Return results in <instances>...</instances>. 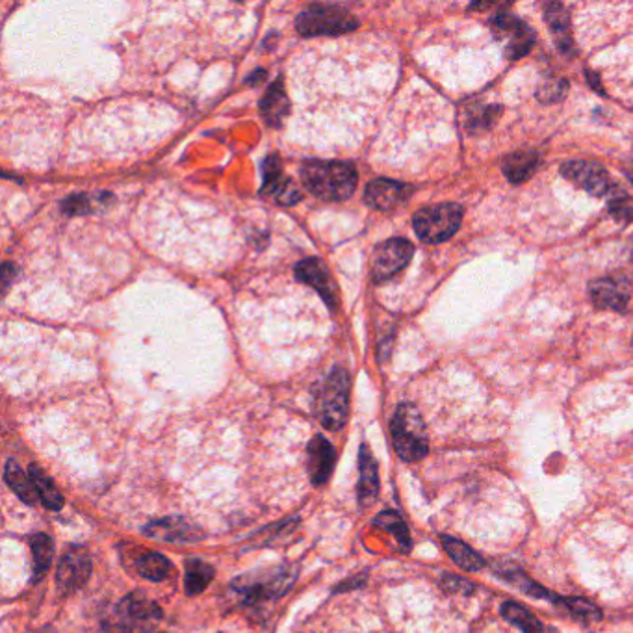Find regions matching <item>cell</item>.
<instances>
[{
  "label": "cell",
  "mask_w": 633,
  "mask_h": 633,
  "mask_svg": "<svg viewBox=\"0 0 633 633\" xmlns=\"http://www.w3.org/2000/svg\"><path fill=\"white\" fill-rule=\"evenodd\" d=\"M28 474H30L36 489H37V494H39L43 505L47 509H52V511H60L64 507V496L60 491L56 489L52 480L45 472H41L36 465L30 467Z\"/></svg>",
  "instance_id": "f546056e"
},
{
  "label": "cell",
  "mask_w": 633,
  "mask_h": 633,
  "mask_svg": "<svg viewBox=\"0 0 633 633\" xmlns=\"http://www.w3.org/2000/svg\"><path fill=\"white\" fill-rule=\"evenodd\" d=\"M359 26V21L342 6L312 5L305 8L298 19L296 28L301 36H336L352 32Z\"/></svg>",
  "instance_id": "8992f818"
},
{
  "label": "cell",
  "mask_w": 633,
  "mask_h": 633,
  "mask_svg": "<svg viewBox=\"0 0 633 633\" xmlns=\"http://www.w3.org/2000/svg\"><path fill=\"white\" fill-rule=\"evenodd\" d=\"M5 481L8 483V487L25 501L34 505L39 500L37 489L30 478V474H26L21 465L17 463L16 459H10L6 467H5Z\"/></svg>",
  "instance_id": "603a6c76"
},
{
  "label": "cell",
  "mask_w": 633,
  "mask_h": 633,
  "mask_svg": "<svg viewBox=\"0 0 633 633\" xmlns=\"http://www.w3.org/2000/svg\"><path fill=\"white\" fill-rule=\"evenodd\" d=\"M91 575V555L84 546L71 548L58 564L56 586L58 593L68 596L86 586Z\"/></svg>",
  "instance_id": "9c48e42d"
},
{
  "label": "cell",
  "mask_w": 633,
  "mask_h": 633,
  "mask_svg": "<svg viewBox=\"0 0 633 633\" xmlns=\"http://www.w3.org/2000/svg\"><path fill=\"white\" fill-rule=\"evenodd\" d=\"M440 586L444 591L449 593H460V595H472L474 593V584H470L469 580L460 578V575L455 574H444Z\"/></svg>",
  "instance_id": "e575fe53"
},
{
  "label": "cell",
  "mask_w": 633,
  "mask_h": 633,
  "mask_svg": "<svg viewBox=\"0 0 633 633\" xmlns=\"http://www.w3.org/2000/svg\"><path fill=\"white\" fill-rule=\"evenodd\" d=\"M609 212L620 223H629L633 219V201L618 186H613L609 194Z\"/></svg>",
  "instance_id": "1f68e13d"
},
{
  "label": "cell",
  "mask_w": 633,
  "mask_h": 633,
  "mask_svg": "<svg viewBox=\"0 0 633 633\" xmlns=\"http://www.w3.org/2000/svg\"><path fill=\"white\" fill-rule=\"evenodd\" d=\"M440 541H442V548L446 550V554L453 559V563L457 566H460L467 572H478L485 566L483 557L474 548H470L467 543L453 539L449 535H442Z\"/></svg>",
  "instance_id": "7402d4cb"
},
{
  "label": "cell",
  "mask_w": 633,
  "mask_h": 633,
  "mask_svg": "<svg viewBox=\"0 0 633 633\" xmlns=\"http://www.w3.org/2000/svg\"><path fill=\"white\" fill-rule=\"evenodd\" d=\"M298 580L296 566H275L269 570L251 572L242 575L235 584L233 591L242 596L246 604L275 600L284 593L290 591L294 582Z\"/></svg>",
  "instance_id": "5b68a950"
},
{
  "label": "cell",
  "mask_w": 633,
  "mask_h": 633,
  "mask_svg": "<svg viewBox=\"0 0 633 633\" xmlns=\"http://www.w3.org/2000/svg\"><path fill=\"white\" fill-rule=\"evenodd\" d=\"M492 30L494 36L505 43V54L509 60H521L532 50L535 41L532 28L507 12L494 16Z\"/></svg>",
  "instance_id": "ba28073f"
},
{
  "label": "cell",
  "mask_w": 633,
  "mask_h": 633,
  "mask_svg": "<svg viewBox=\"0 0 633 633\" xmlns=\"http://www.w3.org/2000/svg\"><path fill=\"white\" fill-rule=\"evenodd\" d=\"M288 110H290V100H288L286 91H284V84L279 79L268 88L266 95L260 100L262 120L269 127H279L282 123V120L286 118Z\"/></svg>",
  "instance_id": "d6986e66"
},
{
  "label": "cell",
  "mask_w": 633,
  "mask_h": 633,
  "mask_svg": "<svg viewBox=\"0 0 633 633\" xmlns=\"http://www.w3.org/2000/svg\"><path fill=\"white\" fill-rule=\"evenodd\" d=\"M374 526L388 532L403 552L411 550V533L397 511H383L374 518Z\"/></svg>",
  "instance_id": "cb8c5ba5"
},
{
  "label": "cell",
  "mask_w": 633,
  "mask_h": 633,
  "mask_svg": "<svg viewBox=\"0 0 633 633\" xmlns=\"http://www.w3.org/2000/svg\"><path fill=\"white\" fill-rule=\"evenodd\" d=\"M463 221V208L455 203H442L422 208L415 214V230L426 244H440L451 238Z\"/></svg>",
  "instance_id": "52a82bcc"
},
{
  "label": "cell",
  "mask_w": 633,
  "mask_h": 633,
  "mask_svg": "<svg viewBox=\"0 0 633 633\" xmlns=\"http://www.w3.org/2000/svg\"><path fill=\"white\" fill-rule=\"evenodd\" d=\"M62 210L69 216H79V214H86L91 210V199L88 195H71L68 199H64L62 203Z\"/></svg>",
  "instance_id": "d590c367"
},
{
  "label": "cell",
  "mask_w": 633,
  "mask_h": 633,
  "mask_svg": "<svg viewBox=\"0 0 633 633\" xmlns=\"http://www.w3.org/2000/svg\"><path fill=\"white\" fill-rule=\"evenodd\" d=\"M544 19L546 25L557 43V47L561 48V52L564 54H574V39H572V32H570V17L566 14V10L563 8V5L559 3H548L544 6Z\"/></svg>",
  "instance_id": "ffe728a7"
},
{
  "label": "cell",
  "mask_w": 633,
  "mask_h": 633,
  "mask_svg": "<svg viewBox=\"0 0 633 633\" xmlns=\"http://www.w3.org/2000/svg\"><path fill=\"white\" fill-rule=\"evenodd\" d=\"M136 570L142 578L149 582H164L171 574V563L162 554L149 552L136 559Z\"/></svg>",
  "instance_id": "4316f807"
},
{
  "label": "cell",
  "mask_w": 633,
  "mask_h": 633,
  "mask_svg": "<svg viewBox=\"0 0 633 633\" xmlns=\"http://www.w3.org/2000/svg\"><path fill=\"white\" fill-rule=\"evenodd\" d=\"M554 604L563 606L564 609L570 611V615H574L575 618H580L584 622H596L602 618V611L596 604H593L591 600L586 598H554Z\"/></svg>",
  "instance_id": "4dcf8cb0"
},
{
  "label": "cell",
  "mask_w": 633,
  "mask_h": 633,
  "mask_svg": "<svg viewBox=\"0 0 633 633\" xmlns=\"http://www.w3.org/2000/svg\"><path fill=\"white\" fill-rule=\"evenodd\" d=\"M214 580V566L208 564L203 559H190L186 563V574H185V587H186V595L195 596L201 595L208 584Z\"/></svg>",
  "instance_id": "d4e9b609"
},
{
  "label": "cell",
  "mask_w": 633,
  "mask_h": 633,
  "mask_svg": "<svg viewBox=\"0 0 633 633\" xmlns=\"http://www.w3.org/2000/svg\"><path fill=\"white\" fill-rule=\"evenodd\" d=\"M162 620L156 602L140 593L127 595L102 620L104 633H151Z\"/></svg>",
  "instance_id": "7a4b0ae2"
},
{
  "label": "cell",
  "mask_w": 633,
  "mask_h": 633,
  "mask_svg": "<svg viewBox=\"0 0 633 633\" xmlns=\"http://www.w3.org/2000/svg\"><path fill=\"white\" fill-rule=\"evenodd\" d=\"M413 194L409 185L390 179H375L366 186L364 201L375 210H394L406 203Z\"/></svg>",
  "instance_id": "7c38bea8"
},
{
  "label": "cell",
  "mask_w": 633,
  "mask_h": 633,
  "mask_svg": "<svg viewBox=\"0 0 633 633\" xmlns=\"http://www.w3.org/2000/svg\"><path fill=\"white\" fill-rule=\"evenodd\" d=\"M16 268H17V266H14V264H10V262L5 264V273H3V279H5V290H8V286L12 284V275L17 273Z\"/></svg>",
  "instance_id": "8d00e7d4"
},
{
  "label": "cell",
  "mask_w": 633,
  "mask_h": 633,
  "mask_svg": "<svg viewBox=\"0 0 633 633\" xmlns=\"http://www.w3.org/2000/svg\"><path fill=\"white\" fill-rule=\"evenodd\" d=\"M496 574L500 575L501 580L514 586L516 589H521L524 595H528L532 598H550V593L543 586L533 582L530 575L524 574L522 570H518L514 566H505V568H498Z\"/></svg>",
  "instance_id": "83f0119b"
},
{
  "label": "cell",
  "mask_w": 633,
  "mask_h": 633,
  "mask_svg": "<svg viewBox=\"0 0 633 633\" xmlns=\"http://www.w3.org/2000/svg\"><path fill=\"white\" fill-rule=\"evenodd\" d=\"M394 449L399 459L407 463H417L429 451V440L426 433V424L415 406L401 403L396 409L390 424Z\"/></svg>",
  "instance_id": "3957f363"
},
{
  "label": "cell",
  "mask_w": 633,
  "mask_h": 633,
  "mask_svg": "<svg viewBox=\"0 0 633 633\" xmlns=\"http://www.w3.org/2000/svg\"><path fill=\"white\" fill-rule=\"evenodd\" d=\"M301 183L323 201H343L357 188V169L345 162L309 160L301 165Z\"/></svg>",
  "instance_id": "6da1fadb"
},
{
  "label": "cell",
  "mask_w": 633,
  "mask_h": 633,
  "mask_svg": "<svg viewBox=\"0 0 633 633\" xmlns=\"http://www.w3.org/2000/svg\"><path fill=\"white\" fill-rule=\"evenodd\" d=\"M359 501L363 507H368L375 501L379 494V470H377V460L372 455L370 448L366 444L361 446L359 453Z\"/></svg>",
  "instance_id": "ac0fdd59"
},
{
  "label": "cell",
  "mask_w": 633,
  "mask_h": 633,
  "mask_svg": "<svg viewBox=\"0 0 633 633\" xmlns=\"http://www.w3.org/2000/svg\"><path fill=\"white\" fill-rule=\"evenodd\" d=\"M364 580H366V575H363V578H357V575H355V578H352L348 584H340L336 591H348V589H355V587H359V586H361Z\"/></svg>",
  "instance_id": "74e56055"
},
{
  "label": "cell",
  "mask_w": 633,
  "mask_h": 633,
  "mask_svg": "<svg viewBox=\"0 0 633 633\" xmlns=\"http://www.w3.org/2000/svg\"><path fill=\"white\" fill-rule=\"evenodd\" d=\"M561 173L568 181H572L574 185H578L582 190H586L596 197L607 195L613 190L607 171L596 162H586V160L564 162L561 165Z\"/></svg>",
  "instance_id": "8fae6325"
},
{
  "label": "cell",
  "mask_w": 633,
  "mask_h": 633,
  "mask_svg": "<svg viewBox=\"0 0 633 633\" xmlns=\"http://www.w3.org/2000/svg\"><path fill=\"white\" fill-rule=\"evenodd\" d=\"M498 115H500V108L498 106H491V104H485V106H481L478 110H470V113H469V129L472 132L487 131L496 121Z\"/></svg>",
  "instance_id": "d6a6232c"
},
{
  "label": "cell",
  "mask_w": 633,
  "mask_h": 633,
  "mask_svg": "<svg viewBox=\"0 0 633 633\" xmlns=\"http://www.w3.org/2000/svg\"><path fill=\"white\" fill-rule=\"evenodd\" d=\"M628 177H629L631 183H633V162L628 165Z\"/></svg>",
  "instance_id": "f35d334b"
},
{
  "label": "cell",
  "mask_w": 633,
  "mask_h": 633,
  "mask_svg": "<svg viewBox=\"0 0 633 633\" xmlns=\"http://www.w3.org/2000/svg\"><path fill=\"white\" fill-rule=\"evenodd\" d=\"M262 192L266 195L275 197L277 203L280 205H294L301 199L300 190L296 188V185L288 179L286 175H282V171L279 167V162L275 156H269L264 164V186Z\"/></svg>",
  "instance_id": "9a60e30c"
},
{
  "label": "cell",
  "mask_w": 633,
  "mask_h": 633,
  "mask_svg": "<svg viewBox=\"0 0 633 633\" xmlns=\"http://www.w3.org/2000/svg\"><path fill=\"white\" fill-rule=\"evenodd\" d=\"M336 465V451L332 448V444L322 437L316 435L311 442H309V474H311V481L314 485H323L329 481L332 469Z\"/></svg>",
  "instance_id": "2e32d148"
},
{
  "label": "cell",
  "mask_w": 633,
  "mask_h": 633,
  "mask_svg": "<svg viewBox=\"0 0 633 633\" xmlns=\"http://www.w3.org/2000/svg\"><path fill=\"white\" fill-rule=\"evenodd\" d=\"M413 244L406 238H390L377 246L372 260V277L375 282H383L397 275L413 258Z\"/></svg>",
  "instance_id": "30bf717a"
},
{
  "label": "cell",
  "mask_w": 633,
  "mask_h": 633,
  "mask_svg": "<svg viewBox=\"0 0 633 633\" xmlns=\"http://www.w3.org/2000/svg\"><path fill=\"white\" fill-rule=\"evenodd\" d=\"M501 615L507 622H511L516 628H521L524 633H546L543 622L521 604L505 602L501 606Z\"/></svg>",
  "instance_id": "484cf974"
},
{
  "label": "cell",
  "mask_w": 633,
  "mask_h": 633,
  "mask_svg": "<svg viewBox=\"0 0 633 633\" xmlns=\"http://www.w3.org/2000/svg\"><path fill=\"white\" fill-rule=\"evenodd\" d=\"M41 633H52V631H50V629H47V631H45V629H43V631H41Z\"/></svg>",
  "instance_id": "ab89813d"
},
{
  "label": "cell",
  "mask_w": 633,
  "mask_h": 633,
  "mask_svg": "<svg viewBox=\"0 0 633 633\" xmlns=\"http://www.w3.org/2000/svg\"><path fill=\"white\" fill-rule=\"evenodd\" d=\"M30 548H32V554H34V578L32 582L37 584L43 575L47 574L50 563H52V557H54V544H52V539L45 533H36L32 539H30Z\"/></svg>",
  "instance_id": "f1b7e54d"
},
{
  "label": "cell",
  "mask_w": 633,
  "mask_h": 633,
  "mask_svg": "<svg viewBox=\"0 0 633 633\" xmlns=\"http://www.w3.org/2000/svg\"><path fill=\"white\" fill-rule=\"evenodd\" d=\"M537 165H539V153L518 151V153L509 154L503 160V173L511 183L518 185V183L528 181L535 173Z\"/></svg>",
  "instance_id": "44dd1931"
},
{
  "label": "cell",
  "mask_w": 633,
  "mask_h": 633,
  "mask_svg": "<svg viewBox=\"0 0 633 633\" xmlns=\"http://www.w3.org/2000/svg\"><path fill=\"white\" fill-rule=\"evenodd\" d=\"M350 375L343 368H334L316 392L314 409L322 426L338 431L345 426L350 413Z\"/></svg>",
  "instance_id": "277c9868"
},
{
  "label": "cell",
  "mask_w": 633,
  "mask_h": 633,
  "mask_svg": "<svg viewBox=\"0 0 633 633\" xmlns=\"http://www.w3.org/2000/svg\"><path fill=\"white\" fill-rule=\"evenodd\" d=\"M566 90H568V84L566 80L559 79V77H554V79H546L539 90H537V99L544 104H550V102H557L561 100L564 95H566Z\"/></svg>",
  "instance_id": "836d02e7"
},
{
  "label": "cell",
  "mask_w": 633,
  "mask_h": 633,
  "mask_svg": "<svg viewBox=\"0 0 633 633\" xmlns=\"http://www.w3.org/2000/svg\"><path fill=\"white\" fill-rule=\"evenodd\" d=\"M143 533L153 539H162L167 543H194L203 537L201 530L190 522H186L185 518L171 516V518H162V521L151 522L145 526Z\"/></svg>",
  "instance_id": "5bb4252c"
},
{
  "label": "cell",
  "mask_w": 633,
  "mask_h": 633,
  "mask_svg": "<svg viewBox=\"0 0 633 633\" xmlns=\"http://www.w3.org/2000/svg\"><path fill=\"white\" fill-rule=\"evenodd\" d=\"M591 300L598 309L624 311L628 307V286L618 279H600L591 284Z\"/></svg>",
  "instance_id": "e0dca14e"
},
{
  "label": "cell",
  "mask_w": 633,
  "mask_h": 633,
  "mask_svg": "<svg viewBox=\"0 0 633 633\" xmlns=\"http://www.w3.org/2000/svg\"><path fill=\"white\" fill-rule=\"evenodd\" d=\"M296 277L301 282H307L309 286H312L331 309H336V286H334L325 264L320 258L301 260L296 266Z\"/></svg>",
  "instance_id": "4fadbf2b"
}]
</instances>
